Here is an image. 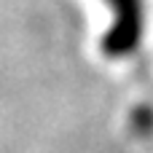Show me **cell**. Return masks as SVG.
Returning a JSON list of instances; mask_svg holds the SVG:
<instances>
[{"label":"cell","instance_id":"obj_1","mask_svg":"<svg viewBox=\"0 0 153 153\" xmlns=\"http://www.w3.org/2000/svg\"><path fill=\"white\" fill-rule=\"evenodd\" d=\"M108 8V27L100 48L108 59L121 62L140 51L148 35V0H102Z\"/></svg>","mask_w":153,"mask_h":153}]
</instances>
